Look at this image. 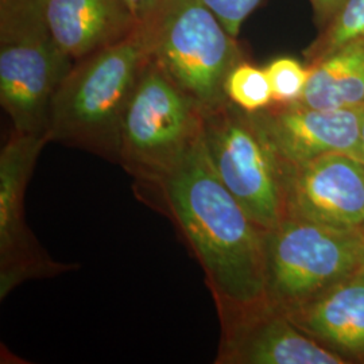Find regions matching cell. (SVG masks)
Returning <instances> with one entry per match:
<instances>
[{
	"label": "cell",
	"mask_w": 364,
	"mask_h": 364,
	"mask_svg": "<svg viewBox=\"0 0 364 364\" xmlns=\"http://www.w3.org/2000/svg\"><path fill=\"white\" fill-rule=\"evenodd\" d=\"M144 204L164 213L203 267L220 321L269 305L267 235L213 168L203 135L161 177L135 182Z\"/></svg>",
	"instance_id": "cell-1"
},
{
	"label": "cell",
	"mask_w": 364,
	"mask_h": 364,
	"mask_svg": "<svg viewBox=\"0 0 364 364\" xmlns=\"http://www.w3.org/2000/svg\"><path fill=\"white\" fill-rule=\"evenodd\" d=\"M151 58L149 30L141 21L126 38L76 61L53 97L49 142L119 165L122 120Z\"/></svg>",
	"instance_id": "cell-2"
},
{
	"label": "cell",
	"mask_w": 364,
	"mask_h": 364,
	"mask_svg": "<svg viewBox=\"0 0 364 364\" xmlns=\"http://www.w3.org/2000/svg\"><path fill=\"white\" fill-rule=\"evenodd\" d=\"M153 60L205 112L230 102L225 80L243 52L200 0H161L142 19Z\"/></svg>",
	"instance_id": "cell-3"
},
{
	"label": "cell",
	"mask_w": 364,
	"mask_h": 364,
	"mask_svg": "<svg viewBox=\"0 0 364 364\" xmlns=\"http://www.w3.org/2000/svg\"><path fill=\"white\" fill-rule=\"evenodd\" d=\"M205 111L151 58L120 127L119 165L135 182L161 177L204 131Z\"/></svg>",
	"instance_id": "cell-4"
},
{
	"label": "cell",
	"mask_w": 364,
	"mask_h": 364,
	"mask_svg": "<svg viewBox=\"0 0 364 364\" xmlns=\"http://www.w3.org/2000/svg\"><path fill=\"white\" fill-rule=\"evenodd\" d=\"M364 266V228L285 218L267 235V299L287 312Z\"/></svg>",
	"instance_id": "cell-5"
},
{
	"label": "cell",
	"mask_w": 364,
	"mask_h": 364,
	"mask_svg": "<svg viewBox=\"0 0 364 364\" xmlns=\"http://www.w3.org/2000/svg\"><path fill=\"white\" fill-rule=\"evenodd\" d=\"M204 144L225 188L266 231L287 218L285 169L254 117L227 102L205 112Z\"/></svg>",
	"instance_id": "cell-6"
},
{
	"label": "cell",
	"mask_w": 364,
	"mask_h": 364,
	"mask_svg": "<svg viewBox=\"0 0 364 364\" xmlns=\"http://www.w3.org/2000/svg\"><path fill=\"white\" fill-rule=\"evenodd\" d=\"M48 136L14 130L0 151V299L30 279L78 269L50 258L27 227L25 193Z\"/></svg>",
	"instance_id": "cell-7"
},
{
	"label": "cell",
	"mask_w": 364,
	"mask_h": 364,
	"mask_svg": "<svg viewBox=\"0 0 364 364\" xmlns=\"http://www.w3.org/2000/svg\"><path fill=\"white\" fill-rule=\"evenodd\" d=\"M73 64L48 27L0 39V103L14 130L48 136L53 97Z\"/></svg>",
	"instance_id": "cell-8"
},
{
	"label": "cell",
	"mask_w": 364,
	"mask_h": 364,
	"mask_svg": "<svg viewBox=\"0 0 364 364\" xmlns=\"http://www.w3.org/2000/svg\"><path fill=\"white\" fill-rule=\"evenodd\" d=\"M287 218L338 228H364V162L326 154L285 169Z\"/></svg>",
	"instance_id": "cell-9"
},
{
	"label": "cell",
	"mask_w": 364,
	"mask_h": 364,
	"mask_svg": "<svg viewBox=\"0 0 364 364\" xmlns=\"http://www.w3.org/2000/svg\"><path fill=\"white\" fill-rule=\"evenodd\" d=\"M254 117L285 166H299L326 154L362 161L364 107L318 109L273 105Z\"/></svg>",
	"instance_id": "cell-10"
},
{
	"label": "cell",
	"mask_w": 364,
	"mask_h": 364,
	"mask_svg": "<svg viewBox=\"0 0 364 364\" xmlns=\"http://www.w3.org/2000/svg\"><path fill=\"white\" fill-rule=\"evenodd\" d=\"M216 364H343L272 304L220 321Z\"/></svg>",
	"instance_id": "cell-11"
},
{
	"label": "cell",
	"mask_w": 364,
	"mask_h": 364,
	"mask_svg": "<svg viewBox=\"0 0 364 364\" xmlns=\"http://www.w3.org/2000/svg\"><path fill=\"white\" fill-rule=\"evenodd\" d=\"M54 42L75 63L126 38L139 25L124 0H45Z\"/></svg>",
	"instance_id": "cell-12"
},
{
	"label": "cell",
	"mask_w": 364,
	"mask_h": 364,
	"mask_svg": "<svg viewBox=\"0 0 364 364\" xmlns=\"http://www.w3.org/2000/svg\"><path fill=\"white\" fill-rule=\"evenodd\" d=\"M305 333L364 352V266L312 299L284 312Z\"/></svg>",
	"instance_id": "cell-13"
},
{
	"label": "cell",
	"mask_w": 364,
	"mask_h": 364,
	"mask_svg": "<svg viewBox=\"0 0 364 364\" xmlns=\"http://www.w3.org/2000/svg\"><path fill=\"white\" fill-rule=\"evenodd\" d=\"M309 77L297 105L318 109L364 107V39L309 63Z\"/></svg>",
	"instance_id": "cell-14"
},
{
	"label": "cell",
	"mask_w": 364,
	"mask_h": 364,
	"mask_svg": "<svg viewBox=\"0 0 364 364\" xmlns=\"http://www.w3.org/2000/svg\"><path fill=\"white\" fill-rule=\"evenodd\" d=\"M359 39H364V0H346L305 50V57L312 63Z\"/></svg>",
	"instance_id": "cell-15"
},
{
	"label": "cell",
	"mask_w": 364,
	"mask_h": 364,
	"mask_svg": "<svg viewBox=\"0 0 364 364\" xmlns=\"http://www.w3.org/2000/svg\"><path fill=\"white\" fill-rule=\"evenodd\" d=\"M225 95L232 105L254 114L273 105V93L264 69L242 61L225 80Z\"/></svg>",
	"instance_id": "cell-16"
},
{
	"label": "cell",
	"mask_w": 364,
	"mask_h": 364,
	"mask_svg": "<svg viewBox=\"0 0 364 364\" xmlns=\"http://www.w3.org/2000/svg\"><path fill=\"white\" fill-rule=\"evenodd\" d=\"M263 69L272 87L273 105H297L308 82L309 66L291 57H278Z\"/></svg>",
	"instance_id": "cell-17"
},
{
	"label": "cell",
	"mask_w": 364,
	"mask_h": 364,
	"mask_svg": "<svg viewBox=\"0 0 364 364\" xmlns=\"http://www.w3.org/2000/svg\"><path fill=\"white\" fill-rule=\"evenodd\" d=\"M45 0H0V39L46 27Z\"/></svg>",
	"instance_id": "cell-18"
},
{
	"label": "cell",
	"mask_w": 364,
	"mask_h": 364,
	"mask_svg": "<svg viewBox=\"0 0 364 364\" xmlns=\"http://www.w3.org/2000/svg\"><path fill=\"white\" fill-rule=\"evenodd\" d=\"M205 7L215 14L225 30L237 37L240 28L248 16L254 13L263 0H200Z\"/></svg>",
	"instance_id": "cell-19"
},
{
	"label": "cell",
	"mask_w": 364,
	"mask_h": 364,
	"mask_svg": "<svg viewBox=\"0 0 364 364\" xmlns=\"http://www.w3.org/2000/svg\"><path fill=\"white\" fill-rule=\"evenodd\" d=\"M344 1L346 0H311L317 26L320 28L326 26Z\"/></svg>",
	"instance_id": "cell-20"
},
{
	"label": "cell",
	"mask_w": 364,
	"mask_h": 364,
	"mask_svg": "<svg viewBox=\"0 0 364 364\" xmlns=\"http://www.w3.org/2000/svg\"><path fill=\"white\" fill-rule=\"evenodd\" d=\"M124 1L127 3L131 13L134 14L135 18L141 22L161 0H124Z\"/></svg>",
	"instance_id": "cell-21"
},
{
	"label": "cell",
	"mask_w": 364,
	"mask_h": 364,
	"mask_svg": "<svg viewBox=\"0 0 364 364\" xmlns=\"http://www.w3.org/2000/svg\"><path fill=\"white\" fill-rule=\"evenodd\" d=\"M362 161L364 162V117L363 124H362Z\"/></svg>",
	"instance_id": "cell-22"
}]
</instances>
